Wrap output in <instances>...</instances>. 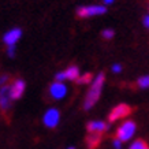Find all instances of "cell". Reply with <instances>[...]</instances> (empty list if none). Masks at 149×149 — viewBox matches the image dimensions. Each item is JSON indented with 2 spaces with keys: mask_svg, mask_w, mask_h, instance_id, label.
I'll return each instance as SVG.
<instances>
[{
  "mask_svg": "<svg viewBox=\"0 0 149 149\" xmlns=\"http://www.w3.org/2000/svg\"><path fill=\"white\" fill-rule=\"evenodd\" d=\"M7 54H8L10 58H14L15 56V45H10L8 49H7Z\"/></svg>",
  "mask_w": 149,
  "mask_h": 149,
  "instance_id": "obj_17",
  "label": "cell"
},
{
  "mask_svg": "<svg viewBox=\"0 0 149 149\" xmlns=\"http://www.w3.org/2000/svg\"><path fill=\"white\" fill-rule=\"evenodd\" d=\"M86 129H88L89 133H100L101 134V133H104L108 129V125H105L101 120H92V122L86 125Z\"/></svg>",
  "mask_w": 149,
  "mask_h": 149,
  "instance_id": "obj_10",
  "label": "cell"
},
{
  "mask_svg": "<svg viewBox=\"0 0 149 149\" xmlns=\"http://www.w3.org/2000/svg\"><path fill=\"white\" fill-rule=\"evenodd\" d=\"M131 112H133V108H131L130 105H127V104H119V105H116V107L109 112L108 120L111 123L116 122L118 119H122V118L129 116Z\"/></svg>",
  "mask_w": 149,
  "mask_h": 149,
  "instance_id": "obj_4",
  "label": "cell"
},
{
  "mask_svg": "<svg viewBox=\"0 0 149 149\" xmlns=\"http://www.w3.org/2000/svg\"><path fill=\"white\" fill-rule=\"evenodd\" d=\"M137 84H138L140 88H149V75H146V77H141Z\"/></svg>",
  "mask_w": 149,
  "mask_h": 149,
  "instance_id": "obj_15",
  "label": "cell"
},
{
  "mask_svg": "<svg viewBox=\"0 0 149 149\" xmlns=\"http://www.w3.org/2000/svg\"><path fill=\"white\" fill-rule=\"evenodd\" d=\"M101 142V134L100 133H91L86 138V144L89 149H96Z\"/></svg>",
  "mask_w": 149,
  "mask_h": 149,
  "instance_id": "obj_11",
  "label": "cell"
},
{
  "mask_svg": "<svg viewBox=\"0 0 149 149\" xmlns=\"http://www.w3.org/2000/svg\"><path fill=\"white\" fill-rule=\"evenodd\" d=\"M105 13H107V8L104 6H84V7H78L77 8V15L79 18L101 15V14H105Z\"/></svg>",
  "mask_w": 149,
  "mask_h": 149,
  "instance_id": "obj_3",
  "label": "cell"
},
{
  "mask_svg": "<svg viewBox=\"0 0 149 149\" xmlns=\"http://www.w3.org/2000/svg\"><path fill=\"white\" fill-rule=\"evenodd\" d=\"M112 71L113 72H120L122 71V67H120L119 64H115V66H112Z\"/></svg>",
  "mask_w": 149,
  "mask_h": 149,
  "instance_id": "obj_20",
  "label": "cell"
},
{
  "mask_svg": "<svg viewBox=\"0 0 149 149\" xmlns=\"http://www.w3.org/2000/svg\"><path fill=\"white\" fill-rule=\"evenodd\" d=\"M129 149H149V146L144 140H137L130 145V148Z\"/></svg>",
  "mask_w": 149,
  "mask_h": 149,
  "instance_id": "obj_13",
  "label": "cell"
},
{
  "mask_svg": "<svg viewBox=\"0 0 149 149\" xmlns=\"http://www.w3.org/2000/svg\"><path fill=\"white\" fill-rule=\"evenodd\" d=\"M101 36L105 38V40H111L113 36H115V33H113L112 29H105V30H103V33H101Z\"/></svg>",
  "mask_w": 149,
  "mask_h": 149,
  "instance_id": "obj_16",
  "label": "cell"
},
{
  "mask_svg": "<svg viewBox=\"0 0 149 149\" xmlns=\"http://www.w3.org/2000/svg\"><path fill=\"white\" fill-rule=\"evenodd\" d=\"M134 133H136V123L133 122V120H126L116 130L115 138H118V140H120V141H127L134 136Z\"/></svg>",
  "mask_w": 149,
  "mask_h": 149,
  "instance_id": "obj_2",
  "label": "cell"
},
{
  "mask_svg": "<svg viewBox=\"0 0 149 149\" xmlns=\"http://www.w3.org/2000/svg\"><path fill=\"white\" fill-rule=\"evenodd\" d=\"M59 123V111L55 108L48 109L44 115V125L47 127H55Z\"/></svg>",
  "mask_w": 149,
  "mask_h": 149,
  "instance_id": "obj_8",
  "label": "cell"
},
{
  "mask_svg": "<svg viewBox=\"0 0 149 149\" xmlns=\"http://www.w3.org/2000/svg\"><path fill=\"white\" fill-rule=\"evenodd\" d=\"M11 95H10V88L8 86H1L0 88V109L3 112H7L10 108V103H11Z\"/></svg>",
  "mask_w": 149,
  "mask_h": 149,
  "instance_id": "obj_5",
  "label": "cell"
},
{
  "mask_svg": "<svg viewBox=\"0 0 149 149\" xmlns=\"http://www.w3.org/2000/svg\"><path fill=\"white\" fill-rule=\"evenodd\" d=\"M112 1H113V0H104V3H105V4H111Z\"/></svg>",
  "mask_w": 149,
  "mask_h": 149,
  "instance_id": "obj_22",
  "label": "cell"
},
{
  "mask_svg": "<svg viewBox=\"0 0 149 149\" xmlns=\"http://www.w3.org/2000/svg\"><path fill=\"white\" fill-rule=\"evenodd\" d=\"M63 72L66 79H70V81H78V78H79V68L77 66H70Z\"/></svg>",
  "mask_w": 149,
  "mask_h": 149,
  "instance_id": "obj_12",
  "label": "cell"
},
{
  "mask_svg": "<svg viewBox=\"0 0 149 149\" xmlns=\"http://www.w3.org/2000/svg\"><path fill=\"white\" fill-rule=\"evenodd\" d=\"M120 142H122V141L118 140V138L113 140V146H115V149H120Z\"/></svg>",
  "mask_w": 149,
  "mask_h": 149,
  "instance_id": "obj_19",
  "label": "cell"
},
{
  "mask_svg": "<svg viewBox=\"0 0 149 149\" xmlns=\"http://www.w3.org/2000/svg\"><path fill=\"white\" fill-rule=\"evenodd\" d=\"M66 92H67V88H66V85H64L63 82L55 81L49 88V93L55 100L63 99L64 96H66Z\"/></svg>",
  "mask_w": 149,
  "mask_h": 149,
  "instance_id": "obj_6",
  "label": "cell"
},
{
  "mask_svg": "<svg viewBox=\"0 0 149 149\" xmlns=\"http://www.w3.org/2000/svg\"><path fill=\"white\" fill-rule=\"evenodd\" d=\"M104 74L100 72L99 75L95 78V81L92 82L91 89L88 91V95L85 97V103H84V108L88 111L91 109L96 103L97 100L100 99V95H101V89H103V84H104Z\"/></svg>",
  "mask_w": 149,
  "mask_h": 149,
  "instance_id": "obj_1",
  "label": "cell"
},
{
  "mask_svg": "<svg viewBox=\"0 0 149 149\" xmlns=\"http://www.w3.org/2000/svg\"><path fill=\"white\" fill-rule=\"evenodd\" d=\"M8 81V75H3L0 77V86H4V84Z\"/></svg>",
  "mask_w": 149,
  "mask_h": 149,
  "instance_id": "obj_18",
  "label": "cell"
},
{
  "mask_svg": "<svg viewBox=\"0 0 149 149\" xmlns=\"http://www.w3.org/2000/svg\"><path fill=\"white\" fill-rule=\"evenodd\" d=\"M68 149H74V148H68Z\"/></svg>",
  "mask_w": 149,
  "mask_h": 149,
  "instance_id": "obj_23",
  "label": "cell"
},
{
  "mask_svg": "<svg viewBox=\"0 0 149 149\" xmlns=\"http://www.w3.org/2000/svg\"><path fill=\"white\" fill-rule=\"evenodd\" d=\"M144 25H145V27H148L149 29V15H146L144 18Z\"/></svg>",
  "mask_w": 149,
  "mask_h": 149,
  "instance_id": "obj_21",
  "label": "cell"
},
{
  "mask_svg": "<svg viewBox=\"0 0 149 149\" xmlns=\"http://www.w3.org/2000/svg\"><path fill=\"white\" fill-rule=\"evenodd\" d=\"M25 82L22 79H15L14 84L10 86V95H11V99L13 100H18L22 97L23 92H25Z\"/></svg>",
  "mask_w": 149,
  "mask_h": 149,
  "instance_id": "obj_7",
  "label": "cell"
},
{
  "mask_svg": "<svg viewBox=\"0 0 149 149\" xmlns=\"http://www.w3.org/2000/svg\"><path fill=\"white\" fill-rule=\"evenodd\" d=\"M22 36V30L19 29V27H15V29H11L10 32H7L3 37V41H4L7 45H15V42L21 38Z\"/></svg>",
  "mask_w": 149,
  "mask_h": 149,
  "instance_id": "obj_9",
  "label": "cell"
},
{
  "mask_svg": "<svg viewBox=\"0 0 149 149\" xmlns=\"http://www.w3.org/2000/svg\"><path fill=\"white\" fill-rule=\"evenodd\" d=\"M93 81V75H92L91 72H86L85 75H82L81 78H78V84H91Z\"/></svg>",
  "mask_w": 149,
  "mask_h": 149,
  "instance_id": "obj_14",
  "label": "cell"
}]
</instances>
